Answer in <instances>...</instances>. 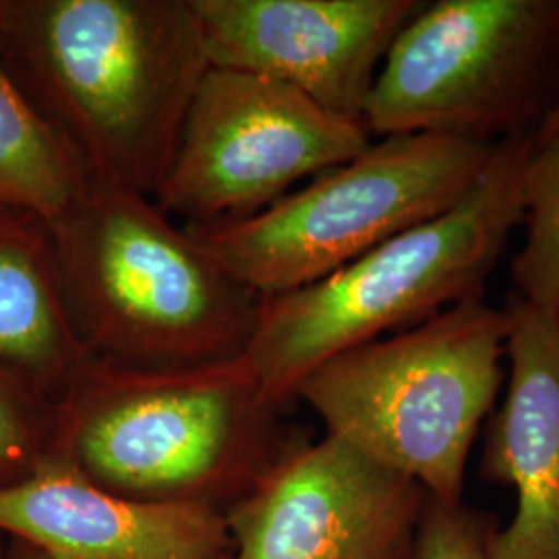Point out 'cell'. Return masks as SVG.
<instances>
[{
	"instance_id": "cell-21",
	"label": "cell",
	"mask_w": 559,
	"mask_h": 559,
	"mask_svg": "<svg viewBox=\"0 0 559 559\" xmlns=\"http://www.w3.org/2000/svg\"><path fill=\"white\" fill-rule=\"evenodd\" d=\"M558 320H559V313H558Z\"/></svg>"
},
{
	"instance_id": "cell-6",
	"label": "cell",
	"mask_w": 559,
	"mask_h": 559,
	"mask_svg": "<svg viewBox=\"0 0 559 559\" xmlns=\"http://www.w3.org/2000/svg\"><path fill=\"white\" fill-rule=\"evenodd\" d=\"M496 145L433 133L383 138L255 216L185 228L245 286L282 295L450 212L479 182Z\"/></svg>"
},
{
	"instance_id": "cell-12",
	"label": "cell",
	"mask_w": 559,
	"mask_h": 559,
	"mask_svg": "<svg viewBox=\"0 0 559 559\" xmlns=\"http://www.w3.org/2000/svg\"><path fill=\"white\" fill-rule=\"evenodd\" d=\"M510 383L491 420L483 466L516 491V514L485 537L487 559H559V320L512 295Z\"/></svg>"
},
{
	"instance_id": "cell-4",
	"label": "cell",
	"mask_w": 559,
	"mask_h": 559,
	"mask_svg": "<svg viewBox=\"0 0 559 559\" xmlns=\"http://www.w3.org/2000/svg\"><path fill=\"white\" fill-rule=\"evenodd\" d=\"M533 147L535 140L522 133L508 135L450 212L325 278L263 297L247 359L265 399L282 411L323 362L464 300L483 299L485 282L524 221V170Z\"/></svg>"
},
{
	"instance_id": "cell-19",
	"label": "cell",
	"mask_w": 559,
	"mask_h": 559,
	"mask_svg": "<svg viewBox=\"0 0 559 559\" xmlns=\"http://www.w3.org/2000/svg\"><path fill=\"white\" fill-rule=\"evenodd\" d=\"M9 558L11 559H50L40 549L25 540L13 539L9 543Z\"/></svg>"
},
{
	"instance_id": "cell-7",
	"label": "cell",
	"mask_w": 559,
	"mask_h": 559,
	"mask_svg": "<svg viewBox=\"0 0 559 559\" xmlns=\"http://www.w3.org/2000/svg\"><path fill=\"white\" fill-rule=\"evenodd\" d=\"M559 40V0L420 4L392 41L362 124L381 138L516 135Z\"/></svg>"
},
{
	"instance_id": "cell-14",
	"label": "cell",
	"mask_w": 559,
	"mask_h": 559,
	"mask_svg": "<svg viewBox=\"0 0 559 559\" xmlns=\"http://www.w3.org/2000/svg\"><path fill=\"white\" fill-rule=\"evenodd\" d=\"M85 180L80 162L9 75L0 52V205L57 221Z\"/></svg>"
},
{
	"instance_id": "cell-1",
	"label": "cell",
	"mask_w": 559,
	"mask_h": 559,
	"mask_svg": "<svg viewBox=\"0 0 559 559\" xmlns=\"http://www.w3.org/2000/svg\"><path fill=\"white\" fill-rule=\"evenodd\" d=\"M41 119L87 177L154 198L212 67L191 0H44L0 9Z\"/></svg>"
},
{
	"instance_id": "cell-9",
	"label": "cell",
	"mask_w": 559,
	"mask_h": 559,
	"mask_svg": "<svg viewBox=\"0 0 559 559\" xmlns=\"http://www.w3.org/2000/svg\"><path fill=\"white\" fill-rule=\"evenodd\" d=\"M425 501L340 438L290 443L224 512L230 559H406Z\"/></svg>"
},
{
	"instance_id": "cell-17",
	"label": "cell",
	"mask_w": 559,
	"mask_h": 559,
	"mask_svg": "<svg viewBox=\"0 0 559 559\" xmlns=\"http://www.w3.org/2000/svg\"><path fill=\"white\" fill-rule=\"evenodd\" d=\"M485 533L462 506L427 498L406 559H487Z\"/></svg>"
},
{
	"instance_id": "cell-13",
	"label": "cell",
	"mask_w": 559,
	"mask_h": 559,
	"mask_svg": "<svg viewBox=\"0 0 559 559\" xmlns=\"http://www.w3.org/2000/svg\"><path fill=\"white\" fill-rule=\"evenodd\" d=\"M85 359L50 224L36 214L0 216V360L59 396Z\"/></svg>"
},
{
	"instance_id": "cell-10",
	"label": "cell",
	"mask_w": 559,
	"mask_h": 559,
	"mask_svg": "<svg viewBox=\"0 0 559 559\" xmlns=\"http://www.w3.org/2000/svg\"><path fill=\"white\" fill-rule=\"evenodd\" d=\"M417 0H191L212 67L280 81L360 120Z\"/></svg>"
},
{
	"instance_id": "cell-2",
	"label": "cell",
	"mask_w": 559,
	"mask_h": 559,
	"mask_svg": "<svg viewBox=\"0 0 559 559\" xmlns=\"http://www.w3.org/2000/svg\"><path fill=\"white\" fill-rule=\"evenodd\" d=\"M55 408L50 454L145 503L226 512L290 445L247 355L166 369L87 357Z\"/></svg>"
},
{
	"instance_id": "cell-8",
	"label": "cell",
	"mask_w": 559,
	"mask_h": 559,
	"mask_svg": "<svg viewBox=\"0 0 559 559\" xmlns=\"http://www.w3.org/2000/svg\"><path fill=\"white\" fill-rule=\"evenodd\" d=\"M369 145L360 120L334 115L290 85L210 67L154 201L185 226L242 221Z\"/></svg>"
},
{
	"instance_id": "cell-20",
	"label": "cell",
	"mask_w": 559,
	"mask_h": 559,
	"mask_svg": "<svg viewBox=\"0 0 559 559\" xmlns=\"http://www.w3.org/2000/svg\"><path fill=\"white\" fill-rule=\"evenodd\" d=\"M2 551H4V549H2V543H0V558H2Z\"/></svg>"
},
{
	"instance_id": "cell-15",
	"label": "cell",
	"mask_w": 559,
	"mask_h": 559,
	"mask_svg": "<svg viewBox=\"0 0 559 559\" xmlns=\"http://www.w3.org/2000/svg\"><path fill=\"white\" fill-rule=\"evenodd\" d=\"M526 239L512 261L520 299L559 313V135L535 145L524 170Z\"/></svg>"
},
{
	"instance_id": "cell-3",
	"label": "cell",
	"mask_w": 559,
	"mask_h": 559,
	"mask_svg": "<svg viewBox=\"0 0 559 559\" xmlns=\"http://www.w3.org/2000/svg\"><path fill=\"white\" fill-rule=\"evenodd\" d=\"M48 224L87 357L166 369L247 355L263 297L230 276L154 198L87 177Z\"/></svg>"
},
{
	"instance_id": "cell-5",
	"label": "cell",
	"mask_w": 559,
	"mask_h": 559,
	"mask_svg": "<svg viewBox=\"0 0 559 559\" xmlns=\"http://www.w3.org/2000/svg\"><path fill=\"white\" fill-rule=\"evenodd\" d=\"M508 328L503 309L464 300L323 362L297 400L328 436L459 506L471 448L503 381Z\"/></svg>"
},
{
	"instance_id": "cell-16",
	"label": "cell",
	"mask_w": 559,
	"mask_h": 559,
	"mask_svg": "<svg viewBox=\"0 0 559 559\" xmlns=\"http://www.w3.org/2000/svg\"><path fill=\"white\" fill-rule=\"evenodd\" d=\"M55 425L57 411L55 417L36 419L29 400L0 380V489L25 479L50 454Z\"/></svg>"
},
{
	"instance_id": "cell-18",
	"label": "cell",
	"mask_w": 559,
	"mask_h": 559,
	"mask_svg": "<svg viewBox=\"0 0 559 559\" xmlns=\"http://www.w3.org/2000/svg\"><path fill=\"white\" fill-rule=\"evenodd\" d=\"M556 135H559V96L556 104L551 106V110L545 115V119L540 122L535 145H543L545 141L554 140Z\"/></svg>"
},
{
	"instance_id": "cell-11",
	"label": "cell",
	"mask_w": 559,
	"mask_h": 559,
	"mask_svg": "<svg viewBox=\"0 0 559 559\" xmlns=\"http://www.w3.org/2000/svg\"><path fill=\"white\" fill-rule=\"evenodd\" d=\"M0 533L50 559H230L233 554L221 510L127 500L52 454L25 479L0 489Z\"/></svg>"
}]
</instances>
